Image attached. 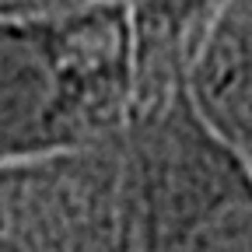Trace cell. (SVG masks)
<instances>
[{
	"label": "cell",
	"mask_w": 252,
	"mask_h": 252,
	"mask_svg": "<svg viewBox=\"0 0 252 252\" xmlns=\"http://www.w3.org/2000/svg\"><path fill=\"white\" fill-rule=\"evenodd\" d=\"M102 0H0V18H28V14H56V11H74Z\"/></svg>",
	"instance_id": "5"
},
{
	"label": "cell",
	"mask_w": 252,
	"mask_h": 252,
	"mask_svg": "<svg viewBox=\"0 0 252 252\" xmlns=\"http://www.w3.org/2000/svg\"><path fill=\"white\" fill-rule=\"evenodd\" d=\"M133 102L130 0L0 18V168L123 140Z\"/></svg>",
	"instance_id": "1"
},
{
	"label": "cell",
	"mask_w": 252,
	"mask_h": 252,
	"mask_svg": "<svg viewBox=\"0 0 252 252\" xmlns=\"http://www.w3.org/2000/svg\"><path fill=\"white\" fill-rule=\"evenodd\" d=\"M0 252H137L126 144L4 165Z\"/></svg>",
	"instance_id": "3"
},
{
	"label": "cell",
	"mask_w": 252,
	"mask_h": 252,
	"mask_svg": "<svg viewBox=\"0 0 252 252\" xmlns=\"http://www.w3.org/2000/svg\"><path fill=\"white\" fill-rule=\"evenodd\" d=\"M123 144L137 252H252V172L193 112L179 74L137 91Z\"/></svg>",
	"instance_id": "2"
},
{
	"label": "cell",
	"mask_w": 252,
	"mask_h": 252,
	"mask_svg": "<svg viewBox=\"0 0 252 252\" xmlns=\"http://www.w3.org/2000/svg\"><path fill=\"white\" fill-rule=\"evenodd\" d=\"M179 81L203 126L252 172V0H224L196 32Z\"/></svg>",
	"instance_id": "4"
}]
</instances>
